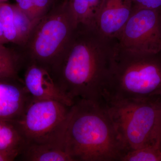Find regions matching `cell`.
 I'll return each mask as SVG.
<instances>
[{"mask_svg":"<svg viewBox=\"0 0 161 161\" xmlns=\"http://www.w3.org/2000/svg\"><path fill=\"white\" fill-rule=\"evenodd\" d=\"M116 43L95 27L77 26L49 70L68 98L74 103L85 99L103 104Z\"/></svg>","mask_w":161,"mask_h":161,"instance_id":"cell-1","label":"cell"},{"mask_svg":"<svg viewBox=\"0 0 161 161\" xmlns=\"http://www.w3.org/2000/svg\"><path fill=\"white\" fill-rule=\"evenodd\" d=\"M61 143L73 161H120L122 144L106 108L93 101H75Z\"/></svg>","mask_w":161,"mask_h":161,"instance_id":"cell-2","label":"cell"},{"mask_svg":"<svg viewBox=\"0 0 161 161\" xmlns=\"http://www.w3.org/2000/svg\"><path fill=\"white\" fill-rule=\"evenodd\" d=\"M161 97V51L141 53L122 49L116 42L103 93L110 101Z\"/></svg>","mask_w":161,"mask_h":161,"instance_id":"cell-3","label":"cell"},{"mask_svg":"<svg viewBox=\"0 0 161 161\" xmlns=\"http://www.w3.org/2000/svg\"><path fill=\"white\" fill-rule=\"evenodd\" d=\"M161 97L105 103L125 153L147 146H161Z\"/></svg>","mask_w":161,"mask_h":161,"instance_id":"cell-4","label":"cell"},{"mask_svg":"<svg viewBox=\"0 0 161 161\" xmlns=\"http://www.w3.org/2000/svg\"><path fill=\"white\" fill-rule=\"evenodd\" d=\"M77 27L68 0L55 5L37 19L26 41L17 49L24 63H33L50 70Z\"/></svg>","mask_w":161,"mask_h":161,"instance_id":"cell-5","label":"cell"},{"mask_svg":"<svg viewBox=\"0 0 161 161\" xmlns=\"http://www.w3.org/2000/svg\"><path fill=\"white\" fill-rule=\"evenodd\" d=\"M72 106L31 97L22 115L15 121L26 144L61 143Z\"/></svg>","mask_w":161,"mask_h":161,"instance_id":"cell-6","label":"cell"},{"mask_svg":"<svg viewBox=\"0 0 161 161\" xmlns=\"http://www.w3.org/2000/svg\"><path fill=\"white\" fill-rule=\"evenodd\" d=\"M122 49L141 53L161 51L160 10L135 9L116 39Z\"/></svg>","mask_w":161,"mask_h":161,"instance_id":"cell-7","label":"cell"},{"mask_svg":"<svg viewBox=\"0 0 161 161\" xmlns=\"http://www.w3.org/2000/svg\"><path fill=\"white\" fill-rule=\"evenodd\" d=\"M23 68L25 70L22 80L32 98L58 101L69 106L74 103L63 94L48 69L33 63H23Z\"/></svg>","mask_w":161,"mask_h":161,"instance_id":"cell-8","label":"cell"},{"mask_svg":"<svg viewBox=\"0 0 161 161\" xmlns=\"http://www.w3.org/2000/svg\"><path fill=\"white\" fill-rule=\"evenodd\" d=\"M132 0H103L96 29L106 37L116 40L133 11Z\"/></svg>","mask_w":161,"mask_h":161,"instance_id":"cell-9","label":"cell"},{"mask_svg":"<svg viewBox=\"0 0 161 161\" xmlns=\"http://www.w3.org/2000/svg\"><path fill=\"white\" fill-rule=\"evenodd\" d=\"M31 97L22 79L0 80V120H18Z\"/></svg>","mask_w":161,"mask_h":161,"instance_id":"cell-10","label":"cell"},{"mask_svg":"<svg viewBox=\"0 0 161 161\" xmlns=\"http://www.w3.org/2000/svg\"><path fill=\"white\" fill-rule=\"evenodd\" d=\"M18 157L25 161H73L61 142L27 143Z\"/></svg>","mask_w":161,"mask_h":161,"instance_id":"cell-11","label":"cell"},{"mask_svg":"<svg viewBox=\"0 0 161 161\" xmlns=\"http://www.w3.org/2000/svg\"><path fill=\"white\" fill-rule=\"evenodd\" d=\"M103 0H68L77 26L96 27V19Z\"/></svg>","mask_w":161,"mask_h":161,"instance_id":"cell-12","label":"cell"},{"mask_svg":"<svg viewBox=\"0 0 161 161\" xmlns=\"http://www.w3.org/2000/svg\"><path fill=\"white\" fill-rule=\"evenodd\" d=\"M26 144L15 122L0 120V151L20 154Z\"/></svg>","mask_w":161,"mask_h":161,"instance_id":"cell-13","label":"cell"},{"mask_svg":"<svg viewBox=\"0 0 161 161\" xmlns=\"http://www.w3.org/2000/svg\"><path fill=\"white\" fill-rule=\"evenodd\" d=\"M23 60L17 49L0 44V80H21L19 76Z\"/></svg>","mask_w":161,"mask_h":161,"instance_id":"cell-14","label":"cell"},{"mask_svg":"<svg viewBox=\"0 0 161 161\" xmlns=\"http://www.w3.org/2000/svg\"><path fill=\"white\" fill-rule=\"evenodd\" d=\"M13 8L15 28L18 36L17 46L20 47L26 41L36 19H31L16 4L13 5Z\"/></svg>","mask_w":161,"mask_h":161,"instance_id":"cell-15","label":"cell"},{"mask_svg":"<svg viewBox=\"0 0 161 161\" xmlns=\"http://www.w3.org/2000/svg\"><path fill=\"white\" fill-rule=\"evenodd\" d=\"M0 21L8 43L17 45L18 36L14 24L13 5L5 3L0 4Z\"/></svg>","mask_w":161,"mask_h":161,"instance_id":"cell-16","label":"cell"},{"mask_svg":"<svg viewBox=\"0 0 161 161\" xmlns=\"http://www.w3.org/2000/svg\"><path fill=\"white\" fill-rule=\"evenodd\" d=\"M120 161H161V146H147L130 150Z\"/></svg>","mask_w":161,"mask_h":161,"instance_id":"cell-17","label":"cell"},{"mask_svg":"<svg viewBox=\"0 0 161 161\" xmlns=\"http://www.w3.org/2000/svg\"><path fill=\"white\" fill-rule=\"evenodd\" d=\"M133 8L160 10L161 0H132Z\"/></svg>","mask_w":161,"mask_h":161,"instance_id":"cell-18","label":"cell"},{"mask_svg":"<svg viewBox=\"0 0 161 161\" xmlns=\"http://www.w3.org/2000/svg\"><path fill=\"white\" fill-rule=\"evenodd\" d=\"M16 5L31 19L33 0H15Z\"/></svg>","mask_w":161,"mask_h":161,"instance_id":"cell-19","label":"cell"},{"mask_svg":"<svg viewBox=\"0 0 161 161\" xmlns=\"http://www.w3.org/2000/svg\"><path fill=\"white\" fill-rule=\"evenodd\" d=\"M19 155V153L17 152L0 151V161H14Z\"/></svg>","mask_w":161,"mask_h":161,"instance_id":"cell-20","label":"cell"},{"mask_svg":"<svg viewBox=\"0 0 161 161\" xmlns=\"http://www.w3.org/2000/svg\"><path fill=\"white\" fill-rule=\"evenodd\" d=\"M8 43V42L5 38V36H4L3 26H2V23H1V21H0V44L4 45L5 43Z\"/></svg>","mask_w":161,"mask_h":161,"instance_id":"cell-21","label":"cell"},{"mask_svg":"<svg viewBox=\"0 0 161 161\" xmlns=\"http://www.w3.org/2000/svg\"><path fill=\"white\" fill-rule=\"evenodd\" d=\"M1 1H2V3H5L7 0H1Z\"/></svg>","mask_w":161,"mask_h":161,"instance_id":"cell-22","label":"cell"},{"mask_svg":"<svg viewBox=\"0 0 161 161\" xmlns=\"http://www.w3.org/2000/svg\"><path fill=\"white\" fill-rule=\"evenodd\" d=\"M160 16H161V9L160 10Z\"/></svg>","mask_w":161,"mask_h":161,"instance_id":"cell-23","label":"cell"},{"mask_svg":"<svg viewBox=\"0 0 161 161\" xmlns=\"http://www.w3.org/2000/svg\"><path fill=\"white\" fill-rule=\"evenodd\" d=\"M2 3V2H1V0H0V4H1V3Z\"/></svg>","mask_w":161,"mask_h":161,"instance_id":"cell-24","label":"cell"},{"mask_svg":"<svg viewBox=\"0 0 161 161\" xmlns=\"http://www.w3.org/2000/svg\"></svg>","mask_w":161,"mask_h":161,"instance_id":"cell-25","label":"cell"}]
</instances>
